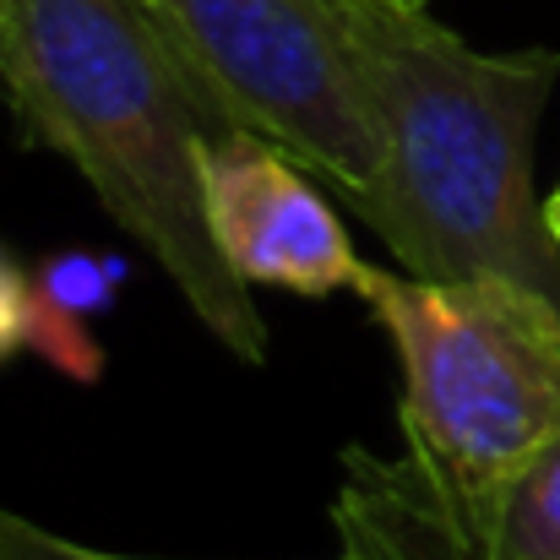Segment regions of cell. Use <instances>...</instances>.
Masks as SVG:
<instances>
[{
	"instance_id": "obj_1",
	"label": "cell",
	"mask_w": 560,
	"mask_h": 560,
	"mask_svg": "<svg viewBox=\"0 0 560 560\" xmlns=\"http://www.w3.org/2000/svg\"><path fill=\"white\" fill-rule=\"evenodd\" d=\"M360 300L397 354L402 457L349 452L338 539L360 560H463L495 495L560 435V300L381 267Z\"/></svg>"
},
{
	"instance_id": "obj_2",
	"label": "cell",
	"mask_w": 560,
	"mask_h": 560,
	"mask_svg": "<svg viewBox=\"0 0 560 560\" xmlns=\"http://www.w3.org/2000/svg\"><path fill=\"white\" fill-rule=\"evenodd\" d=\"M375 126V180L349 207L397 272L512 278L560 300V245L534 196V131L560 82L556 49H474L430 11L343 0Z\"/></svg>"
},
{
	"instance_id": "obj_3",
	"label": "cell",
	"mask_w": 560,
	"mask_h": 560,
	"mask_svg": "<svg viewBox=\"0 0 560 560\" xmlns=\"http://www.w3.org/2000/svg\"><path fill=\"white\" fill-rule=\"evenodd\" d=\"M0 88L22 131L60 153L170 272L207 338L245 365H267L272 332L250 283L218 256L201 207V142L223 115L142 0H5Z\"/></svg>"
},
{
	"instance_id": "obj_4",
	"label": "cell",
	"mask_w": 560,
	"mask_h": 560,
	"mask_svg": "<svg viewBox=\"0 0 560 560\" xmlns=\"http://www.w3.org/2000/svg\"><path fill=\"white\" fill-rule=\"evenodd\" d=\"M142 11L223 120L283 142L349 201L365 196L381 148L343 0H142Z\"/></svg>"
},
{
	"instance_id": "obj_5",
	"label": "cell",
	"mask_w": 560,
	"mask_h": 560,
	"mask_svg": "<svg viewBox=\"0 0 560 560\" xmlns=\"http://www.w3.org/2000/svg\"><path fill=\"white\" fill-rule=\"evenodd\" d=\"M201 207L218 256L250 289L332 300L360 294L371 278V261H360L338 207L311 180V164L250 126L223 120L207 131Z\"/></svg>"
},
{
	"instance_id": "obj_6",
	"label": "cell",
	"mask_w": 560,
	"mask_h": 560,
	"mask_svg": "<svg viewBox=\"0 0 560 560\" xmlns=\"http://www.w3.org/2000/svg\"><path fill=\"white\" fill-rule=\"evenodd\" d=\"M463 560H560V435L495 495Z\"/></svg>"
},
{
	"instance_id": "obj_7",
	"label": "cell",
	"mask_w": 560,
	"mask_h": 560,
	"mask_svg": "<svg viewBox=\"0 0 560 560\" xmlns=\"http://www.w3.org/2000/svg\"><path fill=\"white\" fill-rule=\"evenodd\" d=\"M0 560H164V556H115V550H93L82 539H66L22 512H5L0 506ZM338 560H360V556H343Z\"/></svg>"
},
{
	"instance_id": "obj_8",
	"label": "cell",
	"mask_w": 560,
	"mask_h": 560,
	"mask_svg": "<svg viewBox=\"0 0 560 560\" xmlns=\"http://www.w3.org/2000/svg\"><path fill=\"white\" fill-rule=\"evenodd\" d=\"M27 322H33V272L0 245V365L27 349Z\"/></svg>"
},
{
	"instance_id": "obj_9",
	"label": "cell",
	"mask_w": 560,
	"mask_h": 560,
	"mask_svg": "<svg viewBox=\"0 0 560 560\" xmlns=\"http://www.w3.org/2000/svg\"><path fill=\"white\" fill-rule=\"evenodd\" d=\"M545 223H550V234H556V245H560V186H556V196L545 201Z\"/></svg>"
},
{
	"instance_id": "obj_10",
	"label": "cell",
	"mask_w": 560,
	"mask_h": 560,
	"mask_svg": "<svg viewBox=\"0 0 560 560\" xmlns=\"http://www.w3.org/2000/svg\"><path fill=\"white\" fill-rule=\"evenodd\" d=\"M386 5H402V11H430L435 0H386Z\"/></svg>"
}]
</instances>
